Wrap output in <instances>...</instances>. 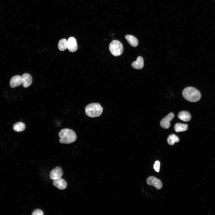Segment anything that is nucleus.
I'll return each instance as SVG.
<instances>
[{"mask_svg":"<svg viewBox=\"0 0 215 215\" xmlns=\"http://www.w3.org/2000/svg\"><path fill=\"white\" fill-rule=\"evenodd\" d=\"M184 98L187 100L191 102H196L200 99L201 95L196 89L191 87L185 88L182 93Z\"/></svg>","mask_w":215,"mask_h":215,"instance_id":"1","label":"nucleus"},{"mask_svg":"<svg viewBox=\"0 0 215 215\" xmlns=\"http://www.w3.org/2000/svg\"><path fill=\"white\" fill-rule=\"evenodd\" d=\"M59 142L63 144H70L76 139L75 133L72 130L65 128L62 130L59 133Z\"/></svg>","mask_w":215,"mask_h":215,"instance_id":"2","label":"nucleus"},{"mask_svg":"<svg viewBox=\"0 0 215 215\" xmlns=\"http://www.w3.org/2000/svg\"><path fill=\"white\" fill-rule=\"evenodd\" d=\"M103 111V108L98 103H92L87 105L85 108L86 115L91 117L99 116Z\"/></svg>","mask_w":215,"mask_h":215,"instance_id":"3","label":"nucleus"},{"mask_svg":"<svg viewBox=\"0 0 215 215\" xmlns=\"http://www.w3.org/2000/svg\"><path fill=\"white\" fill-rule=\"evenodd\" d=\"M109 49L111 54L115 56L121 55L122 53L123 50L121 42L116 40H113L111 42Z\"/></svg>","mask_w":215,"mask_h":215,"instance_id":"4","label":"nucleus"},{"mask_svg":"<svg viewBox=\"0 0 215 215\" xmlns=\"http://www.w3.org/2000/svg\"><path fill=\"white\" fill-rule=\"evenodd\" d=\"M146 183L148 185L153 186L158 190L161 189L162 186L161 181L153 176L148 177L146 180Z\"/></svg>","mask_w":215,"mask_h":215,"instance_id":"5","label":"nucleus"},{"mask_svg":"<svg viewBox=\"0 0 215 215\" xmlns=\"http://www.w3.org/2000/svg\"><path fill=\"white\" fill-rule=\"evenodd\" d=\"M174 116L173 113H169L160 121V124L161 126L164 129L168 128L170 126V122L172 120Z\"/></svg>","mask_w":215,"mask_h":215,"instance_id":"6","label":"nucleus"},{"mask_svg":"<svg viewBox=\"0 0 215 215\" xmlns=\"http://www.w3.org/2000/svg\"><path fill=\"white\" fill-rule=\"evenodd\" d=\"M63 174L62 169L59 167H56L50 172V179L54 180L61 178Z\"/></svg>","mask_w":215,"mask_h":215,"instance_id":"7","label":"nucleus"},{"mask_svg":"<svg viewBox=\"0 0 215 215\" xmlns=\"http://www.w3.org/2000/svg\"><path fill=\"white\" fill-rule=\"evenodd\" d=\"M67 48L70 52H75L78 49L76 39L73 37H70L67 41Z\"/></svg>","mask_w":215,"mask_h":215,"instance_id":"8","label":"nucleus"},{"mask_svg":"<svg viewBox=\"0 0 215 215\" xmlns=\"http://www.w3.org/2000/svg\"><path fill=\"white\" fill-rule=\"evenodd\" d=\"M32 77L29 74L25 73L22 76V85L24 87L30 86L32 83Z\"/></svg>","mask_w":215,"mask_h":215,"instance_id":"9","label":"nucleus"},{"mask_svg":"<svg viewBox=\"0 0 215 215\" xmlns=\"http://www.w3.org/2000/svg\"><path fill=\"white\" fill-rule=\"evenodd\" d=\"M53 185L54 186L60 190L64 189L67 186V183L66 181L61 178L53 180Z\"/></svg>","mask_w":215,"mask_h":215,"instance_id":"10","label":"nucleus"},{"mask_svg":"<svg viewBox=\"0 0 215 215\" xmlns=\"http://www.w3.org/2000/svg\"><path fill=\"white\" fill-rule=\"evenodd\" d=\"M22 84V76L20 75L13 76L10 82V86L12 88L19 86Z\"/></svg>","mask_w":215,"mask_h":215,"instance_id":"11","label":"nucleus"},{"mask_svg":"<svg viewBox=\"0 0 215 215\" xmlns=\"http://www.w3.org/2000/svg\"><path fill=\"white\" fill-rule=\"evenodd\" d=\"M143 62L144 60L140 56H139L137 57L136 61L132 62V66L136 69H141L144 66Z\"/></svg>","mask_w":215,"mask_h":215,"instance_id":"12","label":"nucleus"},{"mask_svg":"<svg viewBox=\"0 0 215 215\" xmlns=\"http://www.w3.org/2000/svg\"><path fill=\"white\" fill-rule=\"evenodd\" d=\"M178 117L180 119L185 122L189 121L191 119V114L186 111H182L179 112Z\"/></svg>","mask_w":215,"mask_h":215,"instance_id":"13","label":"nucleus"},{"mask_svg":"<svg viewBox=\"0 0 215 215\" xmlns=\"http://www.w3.org/2000/svg\"><path fill=\"white\" fill-rule=\"evenodd\" d=\"M125 37L128 43L132 46L136 47L138 44L137 39L134 36L130 35H127Z\"/></svg>","mask_w":215,"mask_h":215,"instance_id":"14","label":"nucleus"},{"mask_svg":"<svg viewBox=\"0 0 215 215\" xmlns=\"http://www.w3.org/2000/svg\"><path fill=\"white\" fill-rule=\"evenodd\" d=\"M188 128V125L187 124L177 123L174 126V130L176 132L186 131Z\"/></svg>","mask_w":215,"mask_h":215,"instance_id":"15","label":"nucleus"},{"mask_svg":"<svg viewBox=\"0 0 215 215\" xmlns=\"http://www.w3.org/2000/svg\"><path fill=\"white\" fill-rule=\"evenodd\" d=\"M179 140L178 137L174 134L169 135L167 139L168 144L171 145H174L175 143L178 142Z\"/></svg>","mask_w":215,"mask_h":215,"instance_id":"16","label":"nucleus"},{"mask_svg":"<svg viewBox=\"0 0 215 215\" xmlns=\"http://www.w3.org/2000/svg\"><path fill=\"white\" fill-rule=\"evenodd\" d=\"M25 124L23 122H19L14 124L13 128L16 131L20 132L24 130L25 129Z\"/></svg>","mask_w":215,"mask_h":215,"instance_id":"17","label":"nucleus"},{"mask_svg":"<svg viewBox=\"0 0 215 215\" xmlns=\"http://www.w3.org/2000/svg\"><path fill=\"white\" fill-rule=\"evenodd\" d=\"M58 47L59 50L61 51L65 50L67 48V41L65 39H60L58 44Z\"/></svg>","mask_w":215,"mask_h":215,"instance_id":"18","label":"nucleus"},{"mask_svg":"<svg viewBox=\"0 0 215 215\" xmlns=\"http://www.w3.org/2000/svg\"><path fill=\"white\" fill-rule=\"evenodd\" d=\"M160 162L159 161H156L153 165V168L157 172H159V171Z\"/></svg>","mask_w":215,"mask_h":215,"instance_id":"19","label":"nucleus"},{"mask_svg":"<svg viewBox=\"0 0 215 215\" xmlns=\"http://www.w3.org/2000/svg\"><path fill=\"white\" fill-rule=\"evenodd\" d=\"M32 214L33 215H43V213L41 210L37 209L33 211Z\"/></svg>","mask_w":215,"mask_h":215,"instance_id":"20","label":"nucleus"}]
</instances>
